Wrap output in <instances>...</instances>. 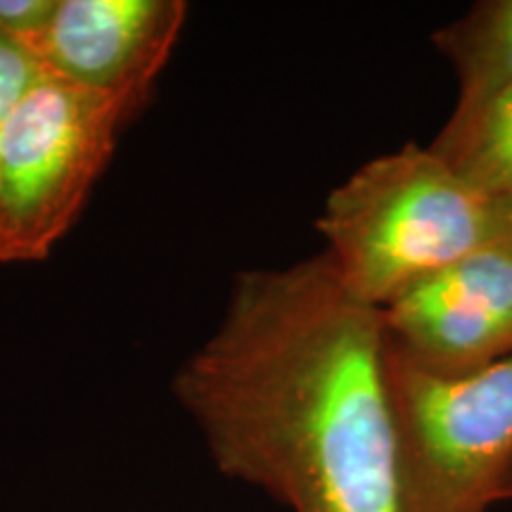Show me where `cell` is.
<instances>
[{
  "label": "cell",
  "instance_id": "6da1fadb",
  "mask_svg": "<svg viewBox=\"0 0 512 512\" xmlns=\"http://www.w3.org/2000/svg\"><path fill=\"white\" fill-rule=\"evenodd\" d=\"M174 392L223 475L292 512H399L382 316L325 252L240 273Z\"/></svg>",
  "mask_w": 512,
  "mask_h": 512
},
{
  "label": "cell",
  "instance_id": "7a4b0ae2",
  "mask_svg": "<svg viewBox=\"0 0 512 512\" xmlns=\"http://www.w3.org/2000/svg\"><path fill=\"white\" fill-rule=\"evenodd\" d=\"M318 230L342 285L375 309L503 235L498 202L415 143L339 183Z\"/></svg>",
  "mask_w": 512,
  "mask_h": 512
},
{
  "label": "cell",
  "instance_id": "3957f363",
  "mask_svg": "<svg viewBox=\"0 0 512 512\" xmlns=\"http://www.w3.org/2000/svg\"><path fill=\"white\" fill-rule=\"evenodd\" d=\"M389 392L399 512H486L498 503L512 458V356L441 377L389 349Z\"/></svg>",
  "mask_w": 512,
  "mask_h": 512
},
{
  "label": "cell",
  "instance_id": "277c9868",
  "mask_svg": "<svg viewBox=\"0 0 512 512\" xmlns=\"http://www.w3.org/2000/svg\"><path fill=\"white\" fill-rule=\"evenodd\" d=\"M124 112L43 74L0 126V264L46 259L110 162Z\"/></svg>",
  "mask_w": 512,
  "mask_h": 512
},
{
  "label": "cell",
  "instance_id": "5b68a950",
  "mask_svg": "<svg viewBox=\"0 0 512 512\" xmlns=\"http://www.w3.org/2000/svg\"><path fill=\"white\" fill-rule=\"evenodd\" d=\"M389 349L460 377L512 356V240L486 242L380 309Z\"/></svg>",
  "mask_w": 512,
  "mask_h": 512
},
{
  "label": "cell",
  "instance_id": "8992f818",
  "mask_svg": "<svg viewBox=\"0 0 512 512\" xmlns=\"http://www.w3.org/2000/svg\"><path fill=\"white\" fill-rule=\"evenodd\" d=\"M185 15L183 0H57L31 50L48 74L112 102L128 121L150 98Z\"/></svg>",
  "mask_w": 512,
  "mask_h": 512
},
{
  "label": "cell",
  "instance_id": "52a82bcc",
  "mask_svg": "<svg viewBox=\"0 0 512 512\" xmlns=\"http://www.w3.org/2000/svg\"><path fill=\"white\" fill-rule=\"evenodd\" d=\"M434 46L458 76L453 114L475 110L512 86V0H484L434 31Z\"/></svg>",
  "mask_w": 512,
  "mask_h": 512
},
{
  "label": "cell",
  "instance_id": "ba28073f",
  "mask_svg": "<svg viewBox=\"0 0 512 512\" xmlns=\"http://www.w3.org/2000/svg\"><path fill=\"white\" fill-rule=\"evenodd\" d=\"M467 185L501 200L512 192V86L475 110L451 114L430 145Z\"/></svg>",
  "mask_w": 512,
  "mask_h": 512
},
{
  "label": "cell",
  "instance_id": "9c48e42d",
  "mask_svg": "<svg viewBox=\"0 0 512 512\" xmlns=\"http://www.w3.org/2000/svg\"><path fill=\"white\" fill-rule=\"evenodd\" d=\"M43 74L46 69L34 50L0 31V126L12 117Z\"/></svg>",
  "mask_w": 512,
  "mask_h": 512
},
{
  "label": "cell",
  "instance_id": "30bf717a",
  "mask_svg": "<svg viewBox=\"0 0 512 512\" xmlns=\"http://www.w3.org/2000/svg\"><path fill=\"white\" fill-rule=\"evenodd\" d=\"M57 0H0V31L31 48L48 29Z\"/></svg>",
  "mask_w": 512,
  "mask_h": 512
},
{
  "label": "cell",
  "instance_id": "8fae6325",
  "mask_svg": "<svg viewBox=\"0 0 512 512\" xmlns=\"http://www.w3.org/2000/svg\"><path fill=\"white\" fill-rule=\"evenodd\" d=\"M498 202V214H501V228H503V235L508 240H512V192L510 195L501 197Z\"/></svg>",
  "mask_w": 512,
  "mask_h": 512
},
{
  "label": "cell",
  "instance_id": "7c38bea8",
  "mask_svg": "<svg viewBox=\"0 0 512 512\" xmlns=\"http://www.w3.org/2000/svg\"><path fill=\"white\" fill-rule=\"evenodd\" d=\"M498 501H512V458L503 472L501 486H498Z\"/></svg>",
  "mask_w": 512,
  "mask_h": 512
}]
</instances>
